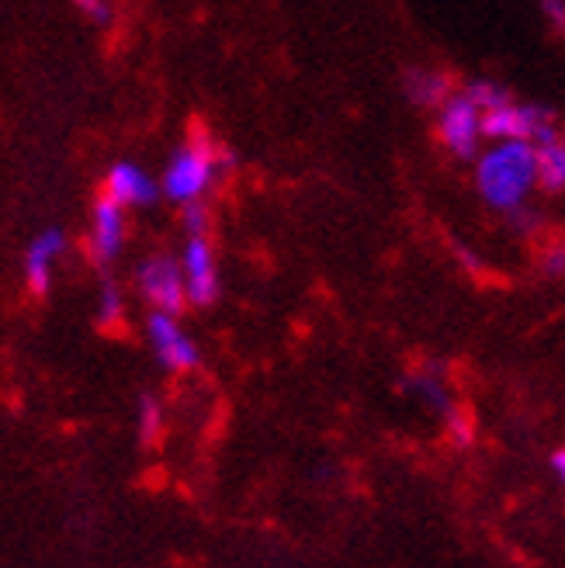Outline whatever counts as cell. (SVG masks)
<instances>
[{
  "label": "cell",
  "instance_id": "obj_1",
  "mask_svg": "<svg viewBox=\"0 0 565 568\" xmlns=\"http://www.w3.org/2000/svg\"><path fill=\"white\" fill-rule=\"evenodd\" d=\"M233 166H236V153L230 146H222L205 129H191V135L167 160L160 194L178 205L205 202L219 178L233 174Z\"/></svg>",
  "mask_w": 565,
  "mask_h": 568
},
{
  "label": "cell",
  "instance_id": "obj_2",
  "mask_svg": "<svg viewBox=\"0 0 565 568\" xmlns=\"http://www.w3.org/2000/svg\"><path fill=\"white\" fill-rule=\"evenodd\" d=\"M475 187H478V197L503 215L527 205L531 191L538 187L531 142H493L490 150H478Z\"/></svg>",
  "mask_w": 565,
  "mask_h": 568
},
{
  "label": "cell",
  "instance_id": "obj_3",
  "mask_svg": "<svg viewBox=\"0 0 565 568\" xmlns=\"http://www.w3.org/2000/svg\"><path fill=\"white\" fill-rule=\"evenodd\" d=\"M562 135L558 115L548 104H527L506 98L496 108L483 111V139L490 142H545Z\"/></svg>",
  "mask_w": 565,
  "mask_h": 568
},
{
  "label": "cell",
  "instance_id": "obj_4",
  "mask_svg": "<svg viewBox=\"0 0 565 568\" xmlns=\"http://www.w3.org/2000/svg\"><path fill=\"white\" fill-rule=\"evenodd\" d=\"M437 139L441 146L458 156V160H475L483 150V111L465 91H451L437 108Z\"/></svg>",
  "mask_w": 565,
  "mask_h": 568
},
{
  "label": "cell",
  "instance_id": "obj_5",
  "mask_svg": "<svg viewBox=\"0 0 565 568\" xmlns=\"http://www.w3.org/2000/svg\"><path fill=\"white\" fill-rule=\"evenodd\" d=\"M135 292L143 295V302L153 312L181 316L188 298H184V277H181L178 257H171V253H150V257L135 267Z\"/></svg>",
  "mask_w": 565,
  "mask_h": 568
},
{
  "label": "cell",
  "instance_id": "obj_6",
  "mask_svg": "<svg viewBox=\"0 0 565 568\" xmlns=\"http://www.w3.org/2000/svg\"><path fill=\"white\" fill-rule=\"evenodd\" d=\"M178 264H181V277H184L188 305L212 308L222 295V281H219V261H215V246H212L209 233L188 236Z\"/></svg>",
  "mask_w": 565,
  "mask_h": 568
},
{
  "label": "cell",
  "instance_id": "obj_7",
  "mask_svg": "<svg viewBox=\"0 0 565 568\" xmlns=\"http://www.w3.org/2000/svg\"><path fill=\"white\" fill-rule=\"evenodd\" d=\"M147 339L167 372H194L202 364V351L194 347V339L181 329L178 316H171V312H150Z\"/></svg>",
  "mask_w": 565,
  "mask_h": 568
},
{
  "label": "cell",
  "instance_id": "obj_8",
  "mask_svg": "<svg viewBox=\"0 0 565 568\" xmlns=\"http://www.w3.org/2000/svg\"><path fill=\"white\" fill-rule=\"evenodd\" d=\"M125 246V209L111 197L98 194L91 205V233H88V261L98 271H108L122 257Z\"/></svg>",
  "mask_w": 565,
  "mask_h": 568
},
{
  "label": "cell",
  "instance_id": "obj_9",
  "mask_svg": "<svg viewBox=\"0 0 565 568\" xmlns=\"http://www.w3.org/2000/svg\"><path fill=\"white\" fill-rule=\"evenodd\" d=\"M101 194L111 197L115 205H122L125 212L129 209H150L157 197H160V181H153L150 170H143L139 163L119 160V163L108 166Z\"/></svg>",
  "mask_w": 565,
  "mask_h": 568
},
{
  "label": "cell",
  "instance_id": "obj_10",
  "mask_svg": "<svg viewBox=\"0 0 565 568\" xmlns=\"http://www.w3.org/2000/svg\"><path fill=\"white\" fill-rule=\"evenodd\" d=\"M63 250H67V236L60 230H42L32 243H28L21 271H24L28 292H32L36 298H46L52 292L56 261L63 257Z\"/></svg>",
  "mask_w": 565,
  "mask_h": 568
},
{
  "label": "cell",
  "instance_id": "obj_11",
  "mask_svg": "<svg viewBox=\"0 0 565 568\" xmlns=\"http://www.w3.org/2000/svg\"><path fill=\"white\" fill-rule=\"evenodd\" d=\"M403 91L416 108H431L434 111L451 91H455V80H451V73L434 70V67H413L403 77Z\"/></svg>",
  "mask_w": 565,
  "mask_h": 568
},
{
  "label": "cell",
  "instance_id": "obj_12",
  "mask_svg": "<svg viewBox=\"0 0 565 568\" xmlns=\"http://www.w3.org/2000/svg\"><path fill=\"white\" fill-rule=\"evenodd\" d=\"M534 174H538V187L545 194L565 191V142H562V135L534 142Z\"/></svg>",
  "mask_w": 565,
  "mask_h": 568
},
{
  "label": "cell",
  "instance_id": "obj_13",
  "mask_svg": "<svg viewBox=\"0 0 565 568\" xmlns=\"http://www.w3.org/2000/svg\"><path fill=\"white\" fill-rule=\"evenodd\" d=\"M416 395H420V399L423 403H431L437 413H447L451 406H455V403H451V395H447V388H444V378L434 372V367H420V372L406 382Z\"/></svg>",
  "mask_w": 565,
  "mask_h": 568
},
{
  "label": "cell",
  "instance_id": "obj_14",
  "mask_svg": "<svg viewBox=\"0 0 565 568\" xmlns=\"http://www.w3.org/2000/svg\"><path fill=\"white\" fill-rule=\"evenodd\" d=\"M125 320V302L115 281H104L101 284V295H98V326L101 329H115Z\"/></svg>",
  "mask_w": 565,
  "mask_h": 568
},
{
  "label": "cell",
  "instance_id": "obj_15",
  "mask_svg": "<svg viewBox=\"0 0 565 568\" xmlns=\"http://www.w3.org/2000/svg\"><path fill=\"white\" fill-rule=\"evenodd\" d=\"M160 437H163V406L153 395H143L139 399V440H143V447H153L160 444Z\"/></svg>",
  "mask_w": 565,
  "mask_h": 568
},
{
  "label": "cell",
  "instance_id": "obj_16",
  "mask_svg": "<svg viewBox=\"0 0 565 568\" xmlns=\"http://www.w3.org/2000/svg\"><path fill=\"white\" fill-rule=\"evenodd\" d=\"M444 423H447V437L455 440L458 447H468L475 440V416L462 406H451L444 413Z\"/></svg>",
  "mask_w": 565,
  "mask_h": 568
},
{
  "label": "cell",
  "instance_id": "obj_17",
  "mask_svg": "<svg viewBox=\"0 0 565 568\" xmlns=\"http://www.w3.org/2000/svg\"><path fill=\"white\" fill-rule=\"evenodd\" d=\"M465 94L475 101V108L478 111H486V108H496L500 101H506L511 98V91L503 88V83H496V80H472L468 88H465Z\"/></svg>",
  "mask_w": 565,
  "mask_h": 568
},
{
  "label": "cell",
  "instance_id": "obj_18",
  "mask_svg": "<svg viewBox=\"0 0 565 568\" xmlns=\"http://www.w3.org/2000/svg\"><path fill=\"white\" fill-rule=\"evenodd\" d=\"M181 222H184L188 236L209 233V209H205V202H188V205H181Z\"/></svg>",
  "mask_w": 565,
  "mask_h": 568
},
{
  "label": "cell",
  "instance_id": "obj_19",
  "mask_svg": "<svg viewBox=\"0 0 565 568\" xmlns=\"http://www.w3.org/2000/svg\"><path fill=\"white\" fill-rule=\"evenodd\" d=\"M73 4L88 18H94L98 24H111V4H108V0H73Z\"/></svg>",
  "mask_w": 565,
  "mask_h": 568
},
{
  "label": "cell",
  "instance_id": "obj_20",
  "mask_svg": "<svg viewBox=\"0 0 565 568\" xmlns=\"http://www.w3.org/2000/svg\"><path fill=\"white\" fill-rule=\"evenodd\" d=\"M562 271H565V253H562V243H558V246H548V253H545V274L562 277Z\"/></svg>",
  "mask_w": 565,
  "mask_h": 568
},
{
  "label": "cell",
  "instance_id": "obj_21",
  "mask_svg": "<svg viewBox=\"0 0 565 568\" xmlns=\"http://www.w3.org/2000/svg\"><path fill=\"white\" fill-rule=\"evenodd\" d=\"M545 11H548L552 24L562 32V24H565V0H545Z\"/></svg>",
  "mask_w": 565,
  "mask_h": 568
},
{
  "label": "cell",
  "instance_id": "obj_22",
  "mask_svg": "<svg viewBox=\"0 0 565 568\" xmlns=\"http://www.w3.org/2000/svg\"><path fill=\"white\" fill-rule=\"evenodd\" d=\"M552 471H555L558 478L565 475V450H562V447H558V450L552 454Z\"/></svg>",
  "mask_w": 565,
  "mask_h": 568
}]
</instances>
